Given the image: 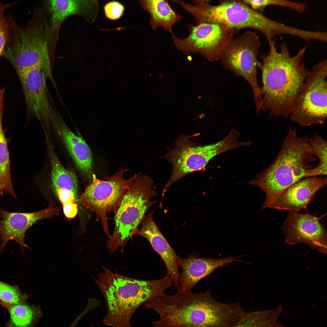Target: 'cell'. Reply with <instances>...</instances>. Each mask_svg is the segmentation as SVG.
<instances>
[{
    "instance_id": "obj_1",
    "label": "cell",
    "mask_w": 327,
    "mask_h": 327,
    "mask_svg": "<svg viewBox=\"0 0 327 327\" xmlns=\"http://www.w3.org/2000/svg\"><path fill=\"white\" fill-rule=\"evenodd\" d=\"M144 308L158 314L154 327H231L244 315L239 302L215 300L210 291L201 293L178 292L145 303Z\"/></svg>"
},
{
    "instance_id": "obj_2",
    "label": "cell",
    "mask_w": 327,
    "mask_h": 327,
    "mask_svg": "<svg viewBox=\"0 0 327 327\" xmlns=\"http://www.w3.org/2000/svg\"><path fill=\"white\" fill-rule=\"evenodd\" d=\"M269 47L268 54L260 55L263 107L271 117L287 118L310 73L303 61L306 47L292 56L285 43L279 51L274 41Z\"/></svg>"
},
{
    "instance_id": "obj_3",
    "label": "cell",
    "mask_w": 327,
    "mask_h": 327,
    "mask_svg": "<svg viewBox=\"0 0 327 327\" xmlns=\"http://www.w3.org/2000/svg\"><path fill=\"white\" fill-rule=\"evenodd\" d=\"M94 279L105 300L107 312L102 322L112 327H132L131 319L136 310L150 300L166 295L173 285L165 276L154 280L134 279L114 273L103 266Z\"/></svg>"
},
{
    "instance_id": "obj_4",
    "label": "cell",
    "mask_w": 327,
    "mask_h": 327,
    "mask_svg": "<svg viewBox=\"0 0 327 327\" xmlns=\"http://www.w3.org/2000/svg\"><path fill=\"white\" fill-rule=\"evenodd\" d=\"M316 159L313 155L308 138L298 135L290 129L279 153L268 167L247 183L257 186L264 192L266 199L261 210L269 207L285 190L297 181L309 177Z\"/></svg>"
},
{
    "instance_id": "obj_5",
    "label": "cell",
    "mask_w": 327,
    "mask_h": 327,
    "mask_svg": "<svg viewBox=\"0 0 327 327\" xmlns=\"http://www.w3.org/2000/svg\"><path fill=\"white\" fill-rule=\"evenodd\" d=\"M154 182L149 177L140 173L130 186L115 213L114 231L106 243L109 254L118 248L123 252L146 213L157 202L150 200L157 194L153 187Z\"/></svg>"
},
{
    "instance_id": "obj_6",
    "label": "cell",
    "mask_w": 327,
    "mask_h": 327,
    "mask_svg": "<svg viewBox=\"0 0 327 327\" xmlns=\"http://www.w3.org/2000/svg\"><path fill=\"white\" fill-rule=\"evenodd\" d=\"M178 4L194 17L197 25L222 24L238 30L244 28L257 30L266 38L272 35L274 21L252 9L243 0H224L213 5L210 3L194 5L179 1Z\"/></svg>"
},
{
    "instance_id": "obj_7",
    "label": "cell",
    "mask_w": 327,
    "mask_h": 327,
    "mask_svg": "<svg viewBox=\"0 0 327 327\" xmlns=\"http://www.w3.org/2000/svg\"><path fill=\"white\" fill-rule=\"evenodd\" d=\"M239 143L234 134L229 133L221 140L210 144L198 145L190 136L181 134L173 148L163 157L171 164L173 171L163 191V197L173 183L188 174L203 170L209 161L215 156L238 148Z\"/></svg>"
},
{
    "instance_id": "obj_8",
    "label": "cell",
    "mask_w": 327,
    "mask_h": 327,
    "mask_svg": "<svg viewBox=\"0 0 327 327\" xmlns=\"http://www.w3.org/2000/svg\"><path fill=\"white\" fill-rule=\"evenodd\" d=\"M127 169H121L110 177L102 180L93 174L92 181L85 188L79 198L80 203L96 215V221L101 220L103 230L109 238L107 214L116 212L130 186L140 173H135L132 177L124 179V173Z\"/></svg>"
},
{
    "instance_id": "obj_9",
    "label": "cell",
    "mask_w": 327,
    "mask_h": 327,
    "mask_svg": "<svg viewBox=\"0 0 327 327\" xmlns=\"http://www.w3.org/2000/svg\"><path fill=\"white\" fill-rule=\"evenodd\" d=\"M327 61H320L310 71L289 117L302 127L322 124L327 119Z\"/></svg>"
},
{
    "instance_id": "obj_10",
    "label": "cell",
    "mask_w": 327,
    "mask_h": 327,
    "mask_svg": "<svg viewBox=\"0 0 327 327\" xmlns=\"http://www.w3.org/2000/svg\"><path fill=\"white\" fill-rule=\"evenodd\" d=\"M259 36L248 31L233 38L223 52L220 61L226 70L244 78L252 88L256 109L263 107L257 78L258 56L260 47Z\"/></svg>"
},
{
    "instance_id": "obj_11",
    "label": "cell",
    "mask_w": 327,
    "mask_h": 327,
    "mask_svg": "<svg viewBox=\"0 0 327 327\" xmlns=\"http://www.w3.org/2000/svg\"><path fill=\"white\" fill-rule=\"evenodd\" d=\"M188 27L190 33L186 38L171 34L175 46L184 54L199 53L211 62L220 60L234 35L239 31L219 23L190 25Z\"/></svg>"
},
{
    "instance_id": "obj_12",
    "label": "cell",
    "mask_w": 327,
    "mask_h": 327,
    "mask_svg": "<svg viewBox=\"0 0 327 327\" xmlns=\"http://www.w3.org/2000/svg\"><path fill=\"white\" fill-rule=\"evenodd\" d=\"M3 56L18 73L40 64L49 56L47 42L34 25L29 24L21 27L16 23Z\"/></svg>"
},
{
    "instance_id": "obj_13",
    "label": "cell",
    "mask_w": 327,
    "mask_h": 327,
    "mask_svg": "<svg viewBox=\"0 0 327 327\" xmlns=\"http://www.w3.org/2000/svg\"><path fill=\"white\" fill-rule=\"evenodd\" d=\"M51 68L50 63L45 61L17 73L28 114L47 124L51 121L54 109L48 99L46 84L47 78L54 82Z\"/></svg>"
},
{
    "instance_id": "obj_14",
    "label": "cell",
    "mask_w": 327,
    "mask_h": 327,
    "mask_svg": "<svg viewBox=\"0 0 327 327\" xmlns=\"http://www.w3.org/2000/svg\"><path fill=\"white\" fill-rule=\"evenodd\" d=\"M321 218L289 211L281 226L286 243H304L326 252L327 231L320 222Z\"/></svg>"
},
{
    "instance_id": "obj_15",
    "label": "cell",
    "mask_w": 327,
    "mask_h": 327,
    "mask_svg": "<svg viewBox=\"0 0 327 327\" xmlns=\"http://www.w3.org/2000/svg\"><path fill=\"white\" fill-rule=\"evenodd\" d=\"M55 205L51 200L45 209L29 213L10 212L0 209V251L10 240L18 243L22 250L24 247H28L24 242L26 231L37 221L58 215L60 210Z\"/></svg>"
},
{
    "instance_id": "obj_16",
    "label": "cell",
    "mask_w": 327,
    "mask_h": 327,
    "mask_svg": "<svg viewBox=\"0 0 327 327\" xmlns=\"http://www.w3.org/2000/svg\"><path fill=\"white\" fill-rule=\"evenodd\" d=\"M154 211L152 210L144 216L135 235L146 239L159 255L166 267V276L171 280L177 291L180 275L178 269L181 258L169 244L154 221L153 218Z\"/></svg>"
},
{
    "instance_id": "obj_17",
    "label": "cell",
    "mask_w": 327,
    "mask_h": 327,
    "mask_svg": "<svg viewBox=\"0 0 327 327\" xmlns=\"http://www.w3.org/2000/svg\"><path fill=\"white\" fill-rule=\"evenodd\" d=\"M327 182L326 177H309L300 180L283 191L269 208L298 212L306 208L315 193Z\"/></svg>"
},
{
    "instance_id": "obj_18",
    "label": "cell",
    "mask_w": 327,
    "mask_h": 327,
    "mask_svg": "<svg viewBox=\"0 0 327 327\" xmlns=\"http://www.w3.org/2000/svg\"><path fill=\"white\" fill-rule=\"evenodd\" d=\"M238 257L232 255L221 259L200 258L190 254L186 259H180L179 267L182 272L179 279V288L177 292L191 291L200 280L210 275L215 270L236 261Z\"/></svg>"
},
{
    "instance_id": "obj_19",
    "label": "cell",
    "mask_w": 327,
    "mask_h": 327,
    "mask_svg": "<svg viewBox=\"0 0 327 327\" xmlns=\"http://www.w3.org/2000/svg\"><path fill=\"white\" fill-rule=\"evenodd\" d=\"M51 159L52 188L62 205L64 214H73L78 211L77 177L63 166L53 151Z\"/></svg>"
},
{
    "instance_id": "obj_20",
    "label": "cell",
    "mask_w": 327,
    "mask_h": 327,
    "mask_svg": "<svg viewBox=\"0 0 327 327\" xmlns=\"http://www.w3.org/2000/svg\"><path fill=\"white\" fill-rule=\"evenodd\" d=\"M59 114L57 111L54 112L52 122L60 133L78 169L84 176L92 179L93 161L90 148L82 137L71 130Z\"/></svg>"
},
{
    "instance_id": "obj_21",
    "label": "cell",
    "mask_w": 327,
    "mask_h": 327,
    "mask_svg": "<svg viewBox=\"0 0 327 327\" xmlns=\"http://www.w3.org/2000/svg\"><path fill=\"white\" fill-rule=\"evenodd\" d=\"M54 28L58 27L67 18L73 15H81L91 22L97 16L98 5L97 1L52 0L48 1Z\"/></svg>"
},
{
    "instance_id": "obj_22",
    "label": "cell",
    "mask_w": 327,
    "mask_h": 327,
    "mask_svg": "<svg viewBox=\"0 0 327 327\" xmlns=\"http://www.w3.org/2000/svg\"><path fill=\"white\" fill-rule=\"evenodd\" d=\"M144 10L150 15V24L154 30L161 27L166 31L173 32L172 27L179 22L182 17L171 8L168 1L163 0H140Z\"/></svg>"
},
{
    "instance_id": "obj_23",
    "label": "cell",
    "mask_w": 327,
    "mask_h": 327,
    "mask_svg": "<svg viewBox=\"0 0 327 327\" xmlns=\"http://www.w3.org/2000/svg\"><path fill=\"white\" fill-rule=\"evenodd\" d=\"M4 99L0 97V191L8 193L15 198L11 174L10 162L7 140L3 128Z\"/></svg>"
},
{
    "instance_id": "obj_24",
    "label": "cell",
    "mask_w": 327,
    "mask_h": 327,
    "mask_svg": "<svg viewBox=\"0 0 327 327\" xmlns=\"http://www.w3.org/2000/svg\"><path fill=\"white\" fill-rule=\"evenodd\" d=\"M283 311L279 305L272 309L246 312L231 327H276Z\"/></svg>"
},
{
    "instance_id": "obj_25",
    "label": "cell",
    "mask_w": 327,
    "mask_h": 327,
    "mask_svg": "<svg viewBox=\"0 0 327 327\" xmlns=\"http://www.w3.org/2000/svg\"><path fill=\"white\" fill-rule=\"evenodd\" d=\"M9 311V327H34L42 315L39 306L25 302L10 306Z\"/></svg>"
},
{
    "instance_id": "obj_26",
    "label": "cell",
    "mask_w": 327,
    "mask_h": 327,
    "mask_svg": "<svg viewBox=\"0 0 327 327\" xmlns=\"http://www.w3.org/2000/svg\"><path fill=\"white\" fill-rule=\"evenodd\" d=\"M313 155L317 158L319 163L310 171V177L327 175V141L321 136L315 134L308 138Z\"/></svg>"
},
{
    "instance_id": "obj_27",
    "label": "cell",
    "mask_w": 327,
    "mask_h": 327,
    "mask_svg": "<svg viewBox=\"0 0 327 327\" xmlns=\"http://www.w3.org/2000/svg\"><path fill=\"white\" fill-rule=\"evenodd\" d=\"M15 3V2L5 4L0 1V58L3 56L11 31L16 24L11 17L5 15V11Z\"/></svg>"
},
{
    "instance_id": "obj_28",
    "label": "cell",
    "mask_w": 327,
    "mask_h": 327,
    "mask_svg": "<svg viewBox=\"0 0 327 327\" xmlns=\"http://www.w3.org/2000/svg\"><path fill=\"white\" fill-rule=\"evenodd\" d=\"M245 2L253 9L256 11L267 6H274L287 8L302 13L307 8V5L305 3L288 0H246L245 1Z\"/></svg>"
},
{
    "instance_id": "obj_29",
    "label": "cell",
    "mask_w": 327,
    "mask_h": 327,
    "mask_svg": "<svg viewBox=\"0 0 327 327\" xmlns=\"http://www.w3.org/2000/svg\"><path fill=\"white\" fill-rule=\"evenodd\" d=\"M27 296L22 294L16 286L0 282V301L10 306L25 302Z\"/></svg>"
},
{
    "instance_id": "obj_30",
    "label": "cell",
    "mask_w": 327,
    "mask_h": 327,
    "mask_svg": "<svg viewBox=\"0 0 327 327\" xmlns=\"http://www.w3.org/2000/svg\"><path fill=\"white\" fill-rule=\"evenodd\" d=\"M104 14L106 17L111 20L119 19L123 15L124 10V6L117 1H112L107 3L104 7Z\"/></svg>"
},
{
    "instance_id": "obj_31",
    "label": "cell",
    "mask_w": 327,
    "mask_h": 327,
    "mask_svg": "<svg viewBox=\"0 0 327 327\" xmlns=\"http://www.w3.org/2000/svg\"><path fill=\"white\" fill-rule=\"evenodd\" d=\"M87 313V311L84 309L82 313L74 320L69 327H75L81 319Z\"/></svg>"
},
{
    "instance_id": "obj_32",
    "label": "cell",
    "mask_w": 327,
    "mask_h": 327,
    "mask_svg": "<svg viewBox=\"0 0 327 327\" xmlns=\"http://www.w3.org/2000/svg\"><path fill=\"white\" fill-rule=\"evenodd\" d=\"M210 0H192V2L194 4V5H199L201 4L210 3Z\"/></svg>"
},
{
    "instance_id": "obj_33",
    "label": "cell",
    "mask_w": 327,
    "mask_h": 327,
    "mask_svg": "<svg viewBox=\"0 0 327 327\" xmlns=\"http://www.w3.org/2000/svg\"><path fill=\"white\" fill-rule=\"evenodd\" d=\"M276 327H285L283 325L281 324L278 323L276 325Z\"/></svg>"
},
{
    "instance_id": "obj_34",
    "label": "cell",
    "mask_w": 327,
    "mask_h": 327,
    "mask_svg": "<svg viewBox=\"0 0 327 327\" xmlns=\"http://www.w3.org/2000/svg\"><path fill=\"white\" fill-rule=\"evenodd\" d=\"M2 194H2V193H1V192H0V195H2Z\"/></svg>"
}]
</instances>
